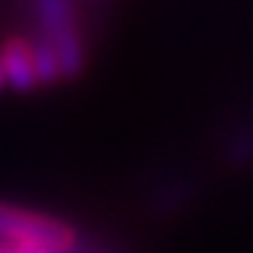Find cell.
Instances as JSON below:
<instances>
[{
	"label": "cell",
	"mask_w": 253,
	"mask_h": 253,
	"mask_svg": "<svg viewBox=\"0 0 253 253\" xmlns=\"http://www.w3.org/2000/svg\"><path fill=\"white\" fill-rule=\"evenodd\" d=\"M197 189H200V186H194V180H186L180 175L167 178V180H162L159 186L151 189V200H148V205H151L154 213H159V215H172V213H178L180 208H186V205L194 200Z\"/></svg>",
	"instance_id": "obj_4"
},
{
	"label": "cell",
	"mask_w": 253,
	"mask_h": 253,
	"mask_svg": "<svg viewBox=\"0 0 253 253\" xmlns=\"http://www.w3.org/2000/svg\"><path fill=\"white\" fill-rule=\"evenodd\" d=\"M78 232L65 218L0 200V243H8L16 253H68Z\"/></svg>",
	"instance_id": "obj_2"
},
{
	"label": "cell",
	"mask_w": 253,
	"mask_h": 253,
	"mask_svg": "<svg viewBox=\"0 0 253 253\" xmlns=\"http://www.w3.org/2000/svg\"><path fill=\"white\" fill-rule=\"evenodd\" d=\"M0 253H16L14 248H11V245L8 243H0Z\"/></svg>",
	"instance_id": "obj_7"
},
{
	"label": "cell",
	"mask_w": 253,
	"mask_h": 253,
	"mask_svg": "<svg viewBox=\"0 0 253 253\" xmlns=\"http://www.w3.org/2000/svg\"><path fill=\"white\" fill-rule=\"evenodd\" d=\"M5 86V81H3V70H0V89H3Z\"/></svg>",
	"instance_id": "obj_8"
},
{
	"label": "cell",
	"mask_w": 253,
	"mask_h": 253,
	"mask_svg": "<svg viewBox=\"0 0 253 253\" xmlns=\"http://www.w3.org/2000/svg\"><path fill=\"white\" fill-rule=\"evenodd\" d=\"M33 35L54 49L62 81H76L86 68V41L78 25L76 0H30Z\"/></svg>",
	"instance_id": "obj_1"
},
{
	"label": "cell",
	"mask_w": 253,
	"mask_h": 253,
	"mask_svg": "<svg viewBox=\"0 0 253 253\" xmlns=\"http://www.w3.org/2000/svg\"><path fill=\"white\" fill-rule=\"evenodd\" d=\"M68 253H135L124 245L113 243L108 237H100V234H89V232H78L76 243L70 245Z\"/></svg>",
	"instance_id": "obj_6"
},
{
	"label": "cell",
	"mask_w": 253,
	"mask_h": 253,
	"mask_svg": "<svg viewBox=\"0 0 253 253\" xmlns=\"http://www.w3.org/2000/svg\"><path fill=\"white\" fill-rule=\"evenodd\" d=\"M0 70L5 86L14 89L16 94H30L41 89L30 35H8L0 41Z\"/></svg>",
	"instance_id": "obj_3"
},
{
	"label": "cell",
	"mask_w": 253,
	"mask_h": 253,
	"mask_svg": "<svg viewBox=\"0 0 253 253\" xmlns=\"http://www.w3.org/2000/svg\"><path fill=\"white\" fill-rule=\"evenodd\" d=\"M224 162L232 167L253 165V124H240L224 137Z\"/></svg>",
	"instance_id": "obj_5"
}]
</instances>
